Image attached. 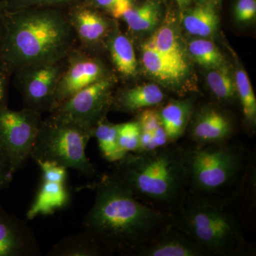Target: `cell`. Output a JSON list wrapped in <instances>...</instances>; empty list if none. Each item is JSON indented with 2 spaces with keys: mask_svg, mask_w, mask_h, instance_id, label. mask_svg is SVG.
Returning a JSON list of instances; mask_svg holds the SVG:
<instances>
[{
  "mask_svg": "<svg viewBox=\"0 0 256 256\" xmlns=\"http://www.w3.org/2000/svg\"><path fill=\"white\" fill-rule=\"evenodd\" d=\"M3 15L6 34L0 58L12 73L65 60L75 48V32L68 16L58 10L36 8Z\"/></svg>",
  "mask_w": 256,
  "mask_h": 256,
  "instance_id": "7a4b0ae2",
  "label": "cell"
},
{
  "mask_svg": "<svg viewBox=\"0 0 256 256\" xmlns=\"http://www.w3.org/2000/svg\"><path fill=\"white\" fill-rule=\"evenodd\" d=\"M208 252L174 223L140 250L137 256H207Z\"/></svg>",
  "mask_w": 256,
  "mask_h": 256,
  "instance_id": "5bb4252c",
  "label": "cell"
},
{
  "mask_svg": "<svg viewBox=\"0 0 256 256\" xmlns=\"http://www.w3.org/2000/svg\"><path fill=\"white\" fill-rule=\"evenodd\" d=\"M110 174L138 200L170 213L174 214L188 194L183 146L174 143L127 153L114 163Z\"/></svg>",
  "mask_w": 256,
  "mask_h": 256,
  "instance_id": "3957f363",
  "label": "cell"
},
{
  "mask_svg": "<svg viewBox=\"0 0 256 256\" xmlns=\"http://www.w3.org/2000/svg\"><path fill=\"white\" fill-rule=\"evenodd\" d=\"M206 80L208 88L218 100L230 102L236 95L234 74L226 63L214 68L208 69Z\"/></svg>",
  "mask_w": 256,
  "mask_h": 256,
  "instance_id": "d4e9b609",
  "label": "cell"
},
{
  "mask_svg": "<svg viewBox=\"0 0 256 256\" xmlns=\"http://www.w3.org/2000/svg\"><path fill=\"white\" fill-rule=\"evenodd\" d=\"M183 149L188 194L222 202V196L242 182L245 156L238 146L227 142Z\"/></svg>",
  "mask_w": 256,
  "mask_h": 256,
  "instance_id": "5b68a950",
  "label": "cell"
},
{
  "mask_svg": "<svg viewBox=\"0 0 256 256\" xmlns=\"http://www.w3.org/2000/svg\"><path fill=\"white\" fill-rule=\"evenodd\" d=\"M108 36V50L118 72L127 77L136 75L138 60L132 42L126 35L116 30Z\"/></svg>",
  "mask_w": 256,
  "mask_h": 256,
  "instance_id": "7402d4cb",
  "label": "cell"
},
{
  "mask_svg": "<svg viewBox=\"0 0 256 256\" xmlns=\"http://www.w3.org/2000/svg\"><path fill=\"white\" fill-rule=\"evenodd\" d=\"M114 82L108 76L82 89L64 101L50 114L94 131L111 109Z\"/></svg>",
  "mask_w": 256,
  "mask_h": 256,
  "instance_id": "ba28073f",
  "label": "cell"
},
{
  "mask_svg": "<svg viewBox=\"0 0 256 256\" xmlns=\"http://www.w3.org/2000/svg\"><path fill=\"white\" fill-rule=\"evenodd\" d=\"M182 24L186 31L194 36L200 38L214 36L220 24V18L214 3H200L186 10L182 16Z\"/></svg>",
  "mask_w": 256,
  "mask_h": 256,
  "instance_id": "ffe728a7",
  "label": "cell"
},
{
  "mask_svg": "<svg viewBox=\"0 0 256 256\" xmlns=\"http://www.w3.org/2000/svg\"><path fill=\"white\" fill-rule=\"evenodd\" d=\"M42 172V182L34 200L26 212L28 220L38 216L52 215L70 203L66 186L67 168L50 162H36Z\"/></svg>",
  "mask_w": 256,
  "mask_h": 256,
  "instance_id": "8fae6325",
  "label": "cell"
},
{
  "mask_svg": "<svg viewBox=\"0 0 256 256\" xmlns=\"http://www.w3.org/2000/svg\"><path fill=\"white\" fill-rule=\"evenodd\" d=\"M191 195V194H190ZM188 194L174 212V223L204 248L210 256L247 255L246 240L238 216L218 200Z\"/></svg>",
  "mask_w": 256,
  "mask_h": 256,
  "instance_id": "277c9868",
  "label": "cell"
},
{
  "mask_svg": "<svg viewBox=\"0 0 256 256\" xmlns=\"http://www.w3.org/2000/svg\"><path fill=\"white\" fill-rule=\"evenodd\" d=\"M194 110L193 98L170 101L159 111L160 119L170 143H175L188 127Z\"/></svg>",
  "mask_w": 256,
  "mask_h": 256,
  "instance_id": "ac0fdd59",
  "label": "cell"
},
{
  "mask_svg": "<svg viewBox=\"0 0 256 256\" xmlns=\"http://www.w3.org/2000/svg\"><path fill=\"white\" fill-rule=\"evenodd\" d=\"M68 18L76 38L86 46L99 43L111 32L110 22L88 8L75 10Z\"/></svg>",
  "mask_w": 256,
  "mask_h": 256,
  "instance_id": "9a60e30c",
  "label": "cell"
},
{
  "mask_svg": "<svg viewBox=\"0 0 256 256\" xmlns=\"http://www.w3.org/2000/svg\"><path fill=\"white\" fill-rule=\"evenodd\" d=\"M198 2L200 3H205L208 2V0H198Z\"/></svg>",
  "mask_w": 256,
  "mask_h": 256,
  "instance_id": "8d00e7d4",
  "label": "cell"
},
{
  "mask_svg": "<svg viewBox=\"0 0 256 256\" xmlns=\"http://www.w3.org/2000/svg\"><path fill=\"white\" fill-rule=\"evenodd\" d=\"M188 53L192 60L207 69L214 68L226 63L218 47L208 38L192 40L188 45Z\"/></svg>",
  "mask_w": 256,
  "mask_h": 256,
  "instance_id": "4316f807",
  "label": "cell"
},
{
  "mask_svg": "<svg viewBox=\"0 0 256 256\" xmlns=\"http://www.w3.org/2000/svg\"><path fill=\"white\" fill-rule=\"evenodd\" d=\"M92 3L114 18H122L124 13L133 6L132 0H92Z\"/></svg>",
  "mask_w": 256,
  "mask_h": 256,
  "instance_id": "4dcf8cb0",
  "label": "cell"
},
{
  "mask_svg": "<svg viewBox=\"0 0 256 256\" xmlns=\"http://www.w3.org/2000/svg\"><path fill=\"white\" fill-rule=\"evenodd\" d=\"M16 172L9 156L0 144V192L9 188Z\"/></svg>",
  "mask_w": 256,
  "mask_h": 256,
  "instance_id": "1f68e13d",
  "label": "cell"
},
{
  "mask_svg": "<svg viewBox=\"0 0 256 256\" xmlns=\"http://www.w3.org/2000/svg\"><path fill=\"white\" fill-rule=\"evenodd\" d=\"M162 18V6L158 0H146L138 6L128 10L122 20L131 31H152L159 25Z\"/></svg>",
  "mask_w": 256,
  "mask_h": 256,
  "instance_id": "cb8c5ba5",
  "label": "cell"
},
{
  "mask_svg": "<svg viewBox=\"0 0 256 256\" xmlns=\"http://www.w3.org/2000/svg\"><path fill=\"white\" fill-rule=\"evenodd\" d=\"M140 128L139 151H150L171 144L160 119L159 111L152 108L144 109L138 117Z\"/></svg>",
  "mask_w": 256,
  "mask_h": 256,
  "instance_id": "603a6c76",
  "label": "cell"
},
{
  "mask_svg": "<svg viewBox=\"0 0 256 256\" xmlns=\"http://www.w3.org/2000/svg\"><path fill=\"white\" fill-rule=\"evenodd\" d=\"M12 73L0 58V109L8 106V88Z\"/></svg>",
  "mask_w": 256,
  "mask_h": 256,
  "instance_id": "836d02e7",
  "label": "cell"
},
{
  "mask_svg": "<svg viewBox=\"0 0 256 256\" xmlns=\"http://www.w3.org/2000/svg\"><path fill=\"white\" fill-rule=\"evenodd\" d=\"M180 9L184 10L188 6L191 0H175Z\"/></svg>",
  "mask_w": 256,
  "mask_h": 256,
  "instance_id": "d590c367",
  "label": "cell"
},
{
  "mask_svg": "<svg viewBox=\"0 0 256 256\" xmlns=\"http://www.w3.org/2000/svg\"><path fill=\"white\" fill-rule=\"evenodd\" d=\"M36 235L26 220L0 204V256H41Z\"/></svg>",
  "mask_w": 256,
  "mask_h": 256,
  "instance_id": "7c38bea8",
  "label": "cell"
},
{
  "mask_svg": "<svg viewBox=\"0 0 256 256\" xmlns=\"http://www.w3.org/2000/svg\"><path fill=\"white\" fill-rule=\"evenodd\" d=\"M75 1L76 0H2L0 2V12L6 14L22 10L46 8L48 6Z\"/></svg>",
  "mask_w": 256,
  "mask_h": 256,
  "instance_id": "f546056e",
  "label": "cell"
},
{
  "mask_svg": "<svg viewBox=\"0 0 256 256\" xmlns=\"http://www.w3.org/2000/svg\"><path fill=\"white\" fill-rule=\"evenodd\" d=\"M94 206L82 220L109 255L137 256L174 220V214L138 200L110 174L95 184Z\"/></svg>",
  "mask_w": 256,
  "mask_h": 256,
  "instance_id": "6da1fadb",
  "label": "cell"
},
{
  "mask_svg": "<svg viewBox=\"0 0 256 256\" xmlns=\"http://www.w3.org/2000/svg\"><path fill=\"white\" fill-rule=\"evenodd\" d=\"M214 1H216V0H208V2H212L214 3Z\"/></svg>",
  "mask_w": 256,
  "mask_h": 256,
  "instance_id": "74e56055",
  "label": "cell"
},
{
  "mask_svg": "<svg viewBox=\"0 0 256 256\" xmlns=\"http://www.w3.org/2000/svg\"><path fill=\"white\" fill-rule=\"evenodd\" d=\"M164 99V92L158 85L144 84L120 92L114 97L111 108L133 112L160 105Z\"/></svg>",
  "mask_w": 256,
  "mask_h": 256,
  "instance_id": "2e32d148",
  "label": "cell"
},
{
  "mask_svg": "<svg viewBox=\"0 0 256 256\" xmlns=\"http://www.w3.org/2000/svg\"><path fill=\"white\" fill-rule=\"evenodd\" d=\"M0 1H2V0H0Z\"/></svg>",
  "mask_w": 256,
  "mask_h": 256,
  "instance_id": "f35d334b",
  "label": "cell"
},
{
  "mask_svg": "<svg viewBox=\"0 0 256 256\" xmlns=\"http://www.w3.org/2000/svg\"><path fill=\"white\" fill-rule=\"evenodd\" d=\"M42 120V114L25 108L20 110L8 106L0 109V144L16 172L30 158Z\"/></svg>",
  "mask_w": 256,
  "mask_h": 256,
  "instance_id": "52a82bcc",
  "label": "cell"
},
{
  "mask_svg": "<svg viewBox=\"0 0 256 256\" xmlns=\"http://www.w3.org/2000/svg\"><path fill=\"white\" fill-rule=\"evenodd\" d=\"M92 138V130L50 114L42 120L30 158L35 162H50L94 178L95 165L86 154Z\"/></svg>",
  "mask_w": 256,
  "mask_h": 256,
  "instance_id": "8992f818",
  "label": "cell"
},
{
  "mask_svg": "<svg viewBox=\"0 0 256 256\" xmlns=\"http://www.w3.org/2000/svg\"><path fill=\"white\" fill-rule=\"evenodd\" d=\"M234 16L238 22L252 21L256 16V0H237L234 6Z\"/></svg>",
  "mask_w": 256,
  "mask_h": 256,
  "instance_id": "d6a6232c",
  "label": "cell"
},
{
  "mask_svg": "<svg viewBox=\"0 0 256 256\" xmlns=\"http://www.w3.org/2000/svg\"><path fill=\"white\" fill-rule=\"evenodd\" d=\"M118 142L120 148L126 154L139 150L140 146V128L138 121L118 124Z\"/></svg>",
  "mask_w": 256,
  "mask_h": 256,
  "instance_id": "f1b7e54d",
  "label": "cell"
},
{
  "mask_svg": "<svg viewBox=\"0 0 256 256\" xmlns=\"http://www.w3.org/2000/svg\"><path fill=\"white\" fill-rule=\"evenodd\" d=\"M102 156L111 163L116 162L126 156L118 142V124H112L106 120L99 122L92 131Z\"/></svg>",
  "mask_w": 256,
  "mask_h": 256,
  "instance_id": "484cf974",
  "label": "cell"
},
{
  "mask_svg": "<svg viewBox=\"0 0 256 256\" xmlns=\"http://www.w3.org/2000/svg\"><path fill=\"white\" fill-rule=\"evenodd\" d=\"M160 54L172 62L185 73L188 74V64L186 50L180 41L173 24L166 22L156 28L150 38L146 42Z\"/></svg>",
  "mask_w": 256,
  "mask_h": 256,
  "instance_id": "e0dca14e",
  "label": "cell"
},
{
  "mask_svg": "<svg viewBox=\"0 0 256 256\" xmlns=\"http://www.w3.org/2000/svg\"><path fill=\"white\" fill-rule=\"evenodd\" d=\"M106 77L105 67L100 60L74 48L66 57L57 84L53 110L77 92Z\"/></svg>",
  "mask_w": 256,
  "mask_h": 256,
  "instance_id": "30bf717a",
  "label": "cell"
},
{
  "mask_svg": "<svg viewBox=\"0 0 256 256\" xmlns=\"http://www.w3.org/2000/svg\"><path fill=\"white\" fill-rule=\"evenodd\" d=\"M5 34H6V25H5L4 16L2 13L0 12V50L4 42Z\"/></svg>",
  "mask_w": 256,
  "mask_h": 256,
  "instance_id": "e575fe53",
  "label": "cell"
},
{
  "mask_svg": "<svg viewBox=\"0 0 256 256\" xmlns=\"http://www.w3.org/2000/svg\"><path fill=\"white\" fill-rule=\"evenodd\" d=\"M66 60L34 64L16 70V87L25 108L40 114L53 110L57 84Z\"/></svg>",
  "mask_w": 256,
  "mask_h": 256,
  "instance_id": "9c48e42d",
  "label": "cell"
},
{
  "mask_svg": "<svg viewBox=\"0 0 256 256\" xmlns=\"http://www.w3.org/2000/svg\"><path fill=\"white\" fill-rule=\"evenodd\" d=\"M47 256H110L107 250L86 230L60 239L47 252Z\"/></svg>",
  "mask_w": 256,
  "mask_h": 256,
  "instance_id": "44dd1931",
  "label": "cell"
},
{
  "mask_svg": "<svg viewBox=\"0 0 256 256\" xmlns=\"http://www.w3.org/2000/svg\"><path fill=\"white\" fill-rule=\"evenodd\" d=\"M142 62L146 72L168 87L176 88L186 73L152 48L146 42L142 45Z\"/></svg>",
  "mask_w": 256,
  "mask_h": 256,
  "instance_id": "d6986e66",
  "label": "cell"
},
{
  "mask_svg": "<svg viewBox=\"0 0 256 256\" xmlns=\"http://www.w3.org/2000/svg\"><path fill=\"white\" fill-rule=\"evenodd\" d=\"M236 94L242 104L244 118L248 126L255 128L256 124V98L248 76L239 66L234 73Z\"/></svg>",
  "mask_w": 256,
  "mask_h": 256,
  "instance_id": "83f0119b",
  "label": "cell"
},
{
  "mask_svg": "<svg viewBox=\"0 0 256 256\" xmlns=\"http://www.w3.org/2000/svg\"><path fill=\"white\" fill-rule=\"evenodd\" d=\"M190 137L195 144L227 142L233 136L232 118L213 106H206L193 112L190 120Z\"/></svg>",
  "mask_w": 256,
  "mask_h": 256,
  "instance_id": "4fadbf2b",
  "label": "cell"
}]
</instances>
